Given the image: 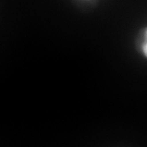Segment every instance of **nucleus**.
<instances>
[{
    "label": "nucleus",
    "mask_w": 147,
    "mask_h": 147,
    "mask_svg": "<svg viewBox=\"0 0 147 147\" xmlns=\"http://www.w3.org/2000/svg\"><path fill=\"white\" fill-rule=\"evenodd\" d=\"M146 37H147V32H146ZM143 50H144V53H145V55H146V56L147 57V42H146V43L144 45Z\"/></svg>",
    "instance_id": "1"
}]
</instances>
